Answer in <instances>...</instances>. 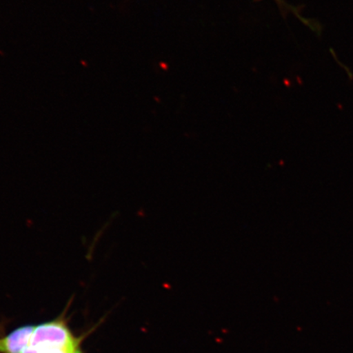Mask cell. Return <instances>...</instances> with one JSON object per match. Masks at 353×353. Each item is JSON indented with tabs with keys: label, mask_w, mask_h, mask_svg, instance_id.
Instances as JSON below:
<instances>
[{
	"label": "cell",
	"mask_w": 353,
	"mask_h": 353,
	"mask_svg": "<svg viewBox=\"0 0 353 353\" xmlns=\"http://www.w3.org/2000/svg\"><path fill=\"white\" fill-rule=\"evenodd\" d=\"M65 312L57 319L35 325L30 343L23 353H74L87 336H77L70 329Z\"/></svg>",
	"instance_id": "1"
},
{
	"label": "cell",
	"mask_w": 353,
	"mask_h": 353,
	"mask_svg": "<svg viewBox=\"0 0 353 353\" xmlns=\"http://www.w3.org/2000/svg\"><path fill=\"white\" fill-rule=\"evenodd\" d=\"M34 328V325H21L1 335L0 353H23L29 345Z\"/></svg>",
	"instance_id": "2"
},
{
	"label": "cell",
	"mask_w": 353,
	"mask_h": 353,
	"mask_svg": "<svg viewBox=\"0 0 353 353\" xmlns=\"http://www.w3.org/2000/svg\"><path fill=\"white\" fill-rule=\"evenodd\" d=\"M74 353H85V352H83V351L81 347L78 348V350L76 352H74Z\"/></svg>",
	"instance_id": "3"
}]
</instances>
